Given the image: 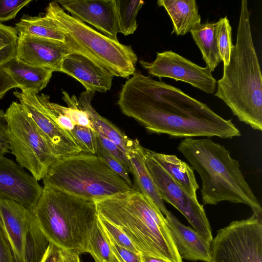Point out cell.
I'll use <instances>...</instances> for the list:
<instances>
[{"instance_id": "6da1fadb", "label": "cell", "mask_w": 262, "mask_h": 262, "mask_svg": "<svg viewBox=\"0 0 262 262\" xmlns=\"http://www.w3.org/2000/svg\"><path fill=\"white\" fill-rule=\"evenodd\" d=\"M118 105L122 113L148 131L172 138L241 135L231 119H225L209 106L181 90L136 71L122 85Z\"/></svg>"}, {"instance_id": "7a4b0ae2", "label": "cell", "mask_w": 262, "mask_h": 262, "mask_svg": "<svg viewBox=\"0 0 262 262\" xmlns=\"http://www.w3.org/2000/svg\"><path fill=\"white\" fill-rule=\"evenodd\" d=\"M214 96L221 99L238 120L262 130V77L254 46L248 2H241L236 42L229 63L223 68Z\"/></svg>"}, {"instance_id": "3957f363", "label": "cell", "mask_w": 262, "mask_h": 262, "mask_svg": "<svg viewBox=\"0 0 262 262\" xmlns=\"http://www.w3.org/2000/svg\"><path fill=\"white\" fill-rule=\"evenodd\" d=\"M98 214L120 228L139 252L168 262H183L165 217L134 188L94 201Z\"/></svg>"}, {"instance_id": "277c9868", "label": "cell", "mask_w": 262, "mask_h": 262, "mask_svg": "<svg viewBox=\"0 0 262 262\" xmlns=\"http://www.w3.org/2000/svg\"><path fill=\"white\" fill-rule=\"evenodd\" d=\"M177 149L201 177L204 204L214 205L223 201L244 204L262 221L261 205L229 150L209 138H193L181 140Z\"/></svg>"}, {"instance_id": "5b68a950", "label": "cell", "mask_w": 262, "mask_h": 262, "mask_svg": "<svg viewBox=\"0 0 262 262\" xmlns=\"http://www.w3.org/2000/svg\"><path fill=\"white\" fill-rule=\"evenodd\" d=\"M32 212L50 244L79 254L87 252L88 242L98 220L94 201L44 186Z\"/></svg>"}, {"instance_id": "8992f818", "label": "cell", "mask_w": 262, "mask_h": 262, "mask_svg": "<svg viewBox=\"0 0 262 262\" xmlns=\"http://www.w3.org/2000/svg\"><path fill=\"white\" fill-rule=\"evenodd\" d=\"M45 15L51 18L65 36V43L114 76L129 78L138 60L130 45L121 43L67 13L57 2L49 3Z\"/></svg>"}, {"instance_id": "52a82bcc", "label": "cell", "mask_w": 262, "mask_h": 262, "mask_svg": "<svg viewBox=\"0 0 262 262\" xmlns=\"http://www.w3.org/2000/svg\"><path fill=\"white\" fill-rule=\"evenodd\" d=\"M42 181L45 186L93 201L134 188L101 158L84 152L57 160Z\"/></svg>"}, {"instance_id": "ba28073f", "label": "cell", "mask_w": 262, "mask_h": 262, "mask_svg": "<svg viewBox=\"0 0 262 262\" xmlns=\"http://www.w3.org/2000/svg\"><path fill=\"white\" fill-rule=\"evenodd\" d=\"M6 118L10 149L17 164L29 170L37 182L58 159L49 144L23 105L13 101Z\"/></svg>"}, {"instance_id": "9c48e42d", "label": "cell", "mask_w": 262, "mask_h": 262, "mask_svg": "<svg viewBox=\"0 0 262 262\" xmlns=\"http://www.w3.org/2000/svg\"><path fill=\"white\" fill-rule=\"evenodd\" d=\"M211 262H262V221L253 215L217 230Z\"/></svg>"}, {"instance_id": "30bf717a", "label": "cell", "mask_w": 262, "mask_h": 262, "mask_svg": "<svg viewBox=\"0 0 262 262\" xmlns=\"http://www.w3.org/2000/svg\"><path fill=\"white\" fill-rule=\"evenodd\" d=\"M144 155L146 167L162 200L180 211L192 228L211 244L212 231L203 206L169 175L148 149L144 148Z\"/></svg>"}, {"instance_id": "8fae6325", "label": "cell", "mask_w": 262, "mask_h": 262, "mask_svg": "<svg viewBox=\"0 0 262 262\" xmlns=\"http://www.w3.org/2000/svg\"><path fill=\"white\" fill-rule=\"evenodd\" d=\"M139 63L152 76L186 82L208 94L216 91L217 81L208 67H200L172 51L157 52L154 61Z\"/></svg>"}, {"instance_id": "7c38bea8", "label": "cell", "mask_w": 262, "mask_h": 262, "mask_svg": "<svg viewBox=\"0 0 262 262\" xmlns=\"http://www.w3.org/2000/svg\"><path fill=\"white\" fill-rule=\"evenodd\" d=\"M13 94L34 121L58 160L82 152L71 133L59 127L49 116L38 99V94L21 90L20 92L15 91Z\"/></svg>"}, {"instance_id": "4fadbf2b", "label": "cell", "mask_w": 262, "mask_h": 262, "mask_svg": "<svg viewBox=\"0 0 262 262\" xmlns=\"http://www.w3.org/2000/svg\"><path fill=\"white\" fill-rule=\"evenodd\" d=\"M43 190L32 176L13 160L0 158V197L15 201L33 211Z\"/></svg>"}, {"instance_id": "5bb4252c", "label": "cell", "mask_w": 262, "mask_h": 262, "mask_svg": "<svg viewBox=\"0 0 262 262\" xmlns=\"http://www.w3.org/2000/svg\"><path fill=\"white\" fill-rule=\"evenodd\" d=\"M71 52L74 51L64 42L18 34L15 58L29 65L61 72L64 58Z\"/></svg>"}, {"instance_id": "9a60e30c", "label": "cell", "mask_w": 262, "mask_h": 262, "mask_svg": "<svg viewBox=\"0 0 262 262\" xmlns=\"http://www.w3.org/2000/svg\"><path fill=\"white\" fill-rule=\"evenodd\" d=\"M73 17L94 27L105 36L118 40V22L115 0H76L57 2Z\"/></svg>"}, {"instance_id": "2e32d148", "label": "cell", "mask_w": 262, "mask_h": 262, "mask_svg": "<svg viewBox=\"0 0 262 262\" xmlns=\"http://www.w3.org/2000/svg\"><path fill=\"white\" fill-rule=\"evenodd\" d=\"M32 211L12 200L0 197V230L8 242L16 262H25V245Z\"/></svg>"}, {"instance_id": "e0dca14e", "label": "cell", "mask_w": 262, "mask_h": 262, "mask_svg": "<svg viewBox=\"0 0 262 262\" xmlns=\"http://www.w3.org/2000/svg\"><path fill=\"white\" fill-rule=\"evenodd\" d=\"M63 72L76 79L85 91L104 93L110 90L114 76L99 64L81 54L71 52L64 58Z\"/></svg>"}, {"instance_id": "ac0fdd59", "label": "cell", "mask_w": 262, "mask_h": 262, "mask_svg": "<svg viewBox=\"0 0 262 262\" xmlns=\"http://www.w3.org/2000/svg\"><path fill=\"white\" fill-rule=\"evenodd\" d=\"M181 258L211 262V246L195 230L186 226L168 211L165 216Z\"/></svg>"}, {"instance_id": "d6986e66", "label": "cell", "mask_w": 262, "mask_h": 262, "mask_svg": "<svg viewBox=\"0 0 262 262\" xmlns=\"http://www.w3.org/2000/svg\"><path fill=\"white\" fill-rule=\"evenodd\" d=\"M131 165V173L134 177V188L149 197L157 206L164 216L168 212L164 201L160 196L153 180L146 167L144 161V147L138 139L126 152Z\"/></svg>"}, {"instance_id": "ffe728a7", "label": "cell", "mask_w": 262, "mask_h": 262, "mask_svg": "<svg viewBox=\"0 0 262 262\" xmlns=\"http://www.w3.org/2000/svg\"><path fill=\"white\" fill-rule=\"evenodd\" d=\"M2 66L21 90L29 91L37 94L47 86L53 72L47 68L29 65L15 57Z\"/></svg>"}, {"instance_id": "44dd1931", "label": "cell", "mask_w": 262, "mask_h": 262, "mask_svg": "<svg viewBox=\"0 0 262 262\" xmlns=\"http://www.w3.org/2000/svg\"><path fill=\"white\" fill-rule=\"evenodd\" d=\"M157 4L165 9L172 21L171 34L185 35L201 24L195 0H159Z\"/></svg>"}, {"instance_id": "7402d4cb", "label": "cell", "mask_w": 262, "mask_h": 262, "mask_svg": "<svg viewBox=\"0 0 262 262\" xmlns=\"http://www.w3.org/2000/svg\"><path fill=\"white\" fill-rule=\"evenodd\" d=\"M95 92L84 91L78 98L82 108L89 117L95 130H100L107 138L114 142L126 155L135 139L128 137L111 122L99 115L92 105Z\"/></svg>"}, {"instance_id": "603a6c76", "label": "cell", "mask_w": 262, "mask_h": 262, "mask_svg": "<svg viewBox=\"0 0 262 262\" xmlns=\"http://www.w3.org/2000/svg\"><path fill=\"white\" fill-rule=\"evenodd\" d=\"M150 155L191 195L197 199L199 185L194 170L187 163L173 155L157 152L148 149Z\"/></svg>"}, {"instance_id": "cb8c5ba5", "label": "cell", "mask_w": 262, "mask_h": 262, "mask_svg": "<svg viewBox=\"0 0 262 262\" xmlns=\"http://www.w3.org/2000/svg\"><path fill=\"white\" fill-rule=\"evenodd\" d=\"M216 26V23H206L200 24L190 31L204 61L211 72L222 61L217 45Z\"/></svg>"}, {"instance_id": "d4e9b609", "label": "cell", "mask_w": 262, "mask_h": 262, "mask_svg": "<svg viewBox=\"0 0 262 262\" xmlns=\"http://www.w3.org/2000/svg\"><path fill=\"white\" fill-rule=\"evenodd\" d=\"M17 34H27L65 43V36L53 20L45 14L24 15L15 24Z\"/></svg>"}, {"instance_id": "484cf974", "label": "cell", "mask_w": 262, "mask_h": 262, "mask_svg": "<svg viewBox=\"0 0 262 262\" xmlns=\"http://www.w3.org/2000/svg\"><path fill=\"white\" fill-rule=\"evenodd\" d=\"M86 253L95 262H124L111 246L98 220L90 235Z\"/></svg>"}, {"instance_id": "4316f807", "label": "cell", "mask_w": 262, "mask_h": 262, "mask_svg": "<svg viewBox=\"0 0 262 262\" xmlns=\"http://www.w3.org/2000/svg\"><path fill=\"white\" fill-rule=\"evenodd\" d=\"M119 33L133 34L137 29V17L144 2L139 0H115Z\"/></svg>"}, {"instance_id": "83f0119b", "label": "cell", "mask_w": 262, "mask_h": 262, "mask_svg": "<svg viewBox=\"0 0 262 262\" xmlns=\"http://www.w3.org/2000/svg\"><path fill=\"white\" fill-rule=\"evenodd\" d=\"M49 245V241L34 217L30 224L26 239L25 262H41Z\"/></svg>"}, {"instance_id": "f1b7e54d", "label": "cell", "mask_w": 262, "mask_h": 262, "mask_svg": "<svg viewBox=\"0 0 262 262\" xmlns=\"http://www.w3.org/2000/svg\"><path fill=\"white\" fill-rule=\"evenodd\" d=\"M216 37L219 54L224 67L229 61L233 48L232 42V28L227 16L220 18L216 22Z\"/></svg>"}, {"instance_id": "f546056e", "label": "cell", "mask_w": 262, "mask_h": 262, "mask_svg": "<svg viewBox=\"0 0 262 262\" xmlns=\"http://www.w3.org/2000/svg\"><path fill=\"white\" fill-rule=\"evenodd\" d=\"M37 97L49 116L59 127L70 133L73 129L75 125L69 116L67 106L51 102L50 97L45 94H38Z\"/></svg>"}, {"instance_id": "4dcf8cb0", "label": "cell", "mask_w": 262, "mask_h": 262, "mask_svg": "<svg viewBox=\"0 0 262 262\" xmlns=\"http://www.w3.org/2000/svg\"><path fill=\"white\" fill-rule=\"evenodd\" d=\"M17 40L15 27L0 23V66L15 57Z\"/></svg>"}, {"instance_id": "1f68e13d", "label": "cell", "mask_w": 262, "mask_h": 262, "mask_svg": "<svg viewBox=\"0 0 262 262\" xmlns=\"http://www.w3.org/2000/svg\"><path fill=\"white\" fill-rule=\"evenodd\" d=\"M70 133L82 152L96 155L98 148V135L95 129L75 125Z\"/></svg>"}, {"instance_id": "d6a6232c", "label": "cell", "mask_w": 262, "mask_h": 262, "mask_svg": "<svg viewBox=\"0 0 262 262\" xmlns=\"http://www.w3.org/2000/svg\"><path fill=\"white\" fill-rule=\"evenodd\" d=\"M62 94V99L68 105L69 116L75 125L94 129L88 114L81 107L77 97L70 96L66 91H63Z\"/></svg>"}, {"instance_id": "836d02e7", "label": "cell", "mask_w": 262, "mask_h": 262, "mask_svg": "<svg viewBox=\"0 0 262 262\" xmlns=\"http://www.w3.org/2000/svg\"><path fill=\"white\" fill-rule=\"evenodd\" d=\"M98 220L103 228L116 244L133 252L140 253L127 236L120 228L98 214Z\"/></svg>"}, {"instance_id": "e575fe53", "label": "cell", "mask_w": 262, "mask_h": 262, "mask_svg": "<svg viewBox=\"0 0 262 262\" xmlns=\"http://www.w3.org/2000/svg\"><path fill=\"white\" fill-rule=\"evenodd\" d=\"M96 155L103 160L112 170L121 177L131 187L134 188V184L128 174L129 172L116 158L101 147L98 140Z\"/></svg>"}, {"instance_id": "d590c367", "label": "cell", "mask_w": 262, "mask_h": 262, "mask_svg": "<svg viewBox=\"0 0 262 262\" xmlns=\"http://www.w3.org/2000/svg\"><path fill=\"white\" fill-rule=\"evenodd\" d=\"M98 135V141L101 147L107 152L116 158L131 173L130 162L121 149L113 141L107 138L100 130H95Z\"/></svg>"}, {"instance_id": "8d00e7d4", "label": "cell", "mask_w": 262, "mask_h": 262, "mask_svg": "<svg viewBox=\"0 0 262 262\" xmlns=\"http://www.w3.org/2000/svg\"><path fill=\"white\" fill-rule=\"evenodd\" d=\"M32 0H0V23L12 19Z\"/></svg>"}, {"instance_id": "74e56055", "label": "cell", "mask_w": 262, "mask_h": 262, "mask_svg": "<svg viewBox=\"0 0 262 262\" xmlns=\"http://www.w3.org/2000/svg\"><path fill=\"white\" fill-rule=\"evenodd\" d=\"M103 229L111 246L124 262H142V254L133 252L120 246L115 242L103 228Z\"/></svg>"}, {"instance_id": "f35d334b", "label": "cell", "mask_w": 262, "mask_h": 262, "mask_svg": "<svg viewBox=\"0 0 262 262\" xmlns=\"http://www.w3.org/2000/svg\"><path fill=\"white\" fill-rule=\"evenodd\" d=\"M8 125L5 112L0 110V158L9 152Z\"/></svg>"}, {"instance_id": "ab89813d", "label": "cell", "mask_w": 262, "mask_h": 262, "mask_svg": "<svg viewBox=\"0 0 262 262\" xmlns=\"http://www.w3.org/2000/svg\"><path fill=\"white\" fill-rule=\"evenodd\" d=\"M16 88H18L17 84L2 66H0V99L8 91Z\"/></svg>"}, {"instance_id": "60d3db41", "label": "cell", "mask_w": 262, "mask_h": 262, "mask_svg": "<svg viewBox=\"0 0 262 262\" xmlns=\"http://www.w3.org/2000/svg\"><path fill=\"white\" fill-rule=\"evenodd\" d=\"M0 262H16L12 250L1 230Z\"/></svg>"}, {"instance_id": "b9f144b4", "label": "cell", "mask_w": 262, "mask_h": 262, "mask_svg": "<svg viewBox=\"0 0 262 262\" xmlns=\"http://www.w3.org/2000/svg\"><path fill=\"white\" fill-rule=\"evenodd\" d=\"M58 262H81L80 254L73 251L59 250Z\"/></svg>"}, {"instance_id": "7bdbcfd3", "label": "cell", "mask_w": 262, "mask_h": 262, "mask_svg": "<svg viewBox=\"0 0 262 262\" xmlns=\"http://www.w3.org/2000/svg\"><path fill=\"white\" fill-rule=\"evenodd\" d=\"M59 249L50 243L46 253L41 262H58Z\"/></svg>"}, {"instance_id": "ee69618b", "label": "cell", "mask_w": 262, "mask_h": 262, "mask_svg": "<svg viewBox=\"0 0 262 262\" xmlns=\"http://www.w3.org/2000/svg\"><path fill=\"white\" fill-rule=\"evenodd\" d=\"M142 262H168L163 259L142 255Z\"/></svg>"}, {"instance_id": "f6af8a7d", "label": "cell", "mask_w": 262, "mask_h": 262, "mask_svg": "<svg viewBox=\"0 0 262 262\" xmlns=\"http://www.w3.org/2000/svg\"><path fill=\"white\" fill-rule=\"evenodd\" d=\"M59 261V260H58Z\"/></svg>"}]
</instances>
